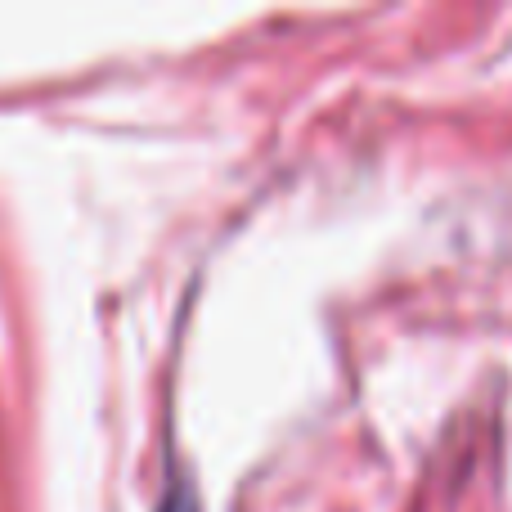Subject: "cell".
Returning a JSON list of instances; mask_svg holds the SVG:
<instances>
[{
  "instance_id": "6da1fadb",
  "label": "cell",
  "mask_w": 512,
  "mask_h": 512,
  "mask_svg": "<svg viewBox=\"0 0 512 512\" xmlns=\"http://www.w3.org/2000/svg\"><path fill=\"white\" fill-rule=\"evenodd\" d=\"M158 512H198L194 486H189L185 477H180V481H171V490H167V499H162V508H158Z\"/></svg>"
}]
</instances>
